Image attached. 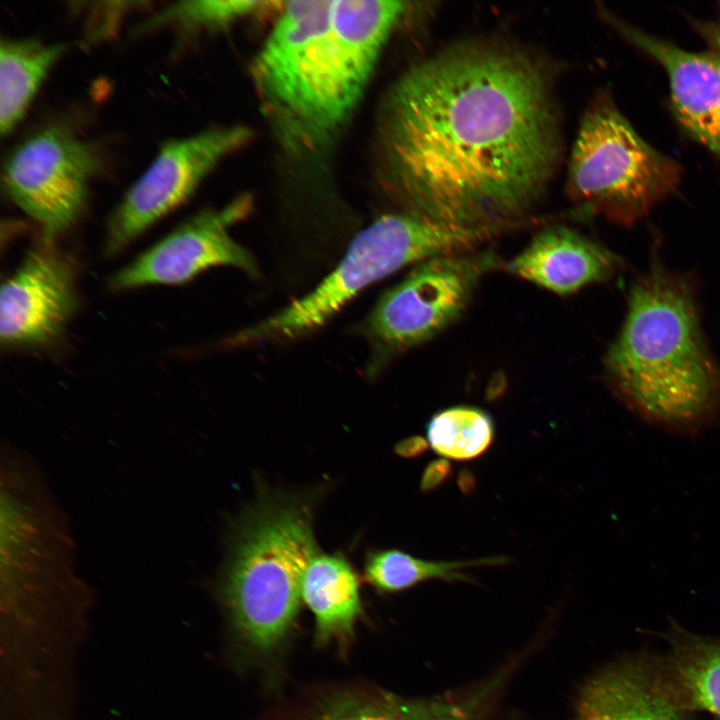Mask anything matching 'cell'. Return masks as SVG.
<instances>
[{
    "mask_svg": "<svg viewBox=\"0 0 720 720\" xmlns=\"http://www.w3.org/2000/svg\"><path fill=\"white\" fill-rule=\"evenodd\" d=\"M498 264L490 253L447 254L422 261L378 299L363 324L376 374L399 352L439 334L464 312L484 274Z\"/></svg>",
    "mask_w": 720,
    "mask_h": 720,
    "instance_id": "cell-7",
    "label": "cell"
},
{
    "mask_svg": "<svg viewBox=\"0 0 720 720\" xmlns=\"http://www.w3.org/2000/svg\"><path fill=\"white\" fill-rule=\"evenodd\" d=\"M378 140L405 211L493 234L540 198L560 147L543 66L487 41L456 44L404 72L384 97Z\"/></svg>",
    "mask_w": 720,
    "mask_h": 720,
    "instance_id": "cell-1",
    "label": "cell"
},
{
    "mask_svg": "<svg viewBox=\"0 0 720 720\" xmlns=\"http://www.w3.org/2000/svg\"><path fill=\"white\" fill-rule=\"evenodd\" d=\"M301 597L315 616V639L345 640L362 611L358 576L342 553H316L301 582Z\"/></svg>",
    "mask_w": 720,
    "mask_h": 720,
    "instance_id": "cell-15",
    "label": "cell"
},
{
    "mask_svg": "<svg viewBox=\"0 0 720 720\" xmlns=\"http://www.w3.org/2000/svg\"><path fill=\"white\" fill-rule=\"evenodd\" d=\"M605 368L619 398L647 422L695 434L720 415V369L687 279L654 264L634 284Z\"/></svg>",
    "mask_w": 720,
    "mask_h": 720,
    "instance_id": "cell-2",
    "label": "cell"
},
{
    "mask_svg": "<svg viewBox=\"0 0 720 720\" xmlns=\"http://www.w3.org/2000/svg\"><path fill=\"white\" fill-rule=\"evenodd\" d=\"M618 267L609 250L564 226L543 229L507 264L513 275L560 295L607 280Z\"/></svg>",
    "mask_w": 720,
    "mask_h": 720,
    "instance_id": "cell-13",
    "label": "cell"
},
{
    "mask_svg": "<svg viewBox=\"0 0 720 720\" xmlns=\"http://www.w3.org/2000/svg\"><path fill=\"white\" fill-rule=\"evenodd\" d=\"M701 31L711 44L713 52L720 58V18L712 23L704 24Z\"/></svg>",
    "mask_w": 720,
    "mask_h": 720,
    "instance_id": "cell-23",
    "label": "cell"
},
{
    "mask_svg": "<svg viewBox=\"0 0 720 720\" xmlns=\"http://www.w3.org/2000/svg\"><path fill=\"white\" fill-rule=\"evenodd\" d=\"M428 446L427 439L412 436L399 442L396 446V452L402 457L414 458L422 455L428 449Z\"/></svg>",
    "mask_w": 720,
    "mask_h": 720,
    "instance_id": "cell-22",
    "label": "cell"
},
{
    "mask_svg": "<svg viewBox=\"0 0 720 720\" xmlns=\"http://www.w3.org/2000/svg\"><path fill=\"white\" fill-rule=\"evenodd\" d=\"M506 556H489L458 561H429L397 549L369 551L364 560V577L377 591L399 592L428 580L466 581L463 570L479 566H499Z\"/></svg>",
    "mask_w": 720,
    "mask_h": 720,
    "instance_id": "cell-17",
    "label": "cell"
},
{
    "mask_svg": "<svg viewBox=\"0 0 720 720\" xmlns=\"http://www.w3.org/2000/svg\"><path fill=\"white\" fill-rule=\"evenodd\" d=\"M270 3L250 0L181 1L159 12L147 25L175 24L190 29L223 26L249 16Z\"/></svg>",
    "mask_w": 720,
    "mask_h": 720,
    "instance_id": "cell-20",
    "label": "cell"
},
{
    "mask_svg": "<svg viewBox=\"0 0 720 720\" xmlns=\"http://www.w3.org/2000/svg\"><path fill=\"white\" fill-rule=\"evenodd\" d=\"M427 441L439 455L457 461L475 459L492 445L495 425L484 410L454 406L433 415L426 428Z\"/></svg>",
    "mask_w": 720,
    "mask_h": 720,
    "instance_id": "cell-18",
    "label": "cell"
},
{
    "mask_svg": "<svg viewBox=\"0 0 720 720\" xmlns=\"http://www.w3.org/2000/svg\"><path fill=\"white\" fill-rule=\"evenodd\" d=\"M231 536L218 597L240 638L270 651L295 621L304 571L319 552L311 505L295 497L262 496Z\"/></svg>",
    "mask_w": 720,
    "mask_h": 720,
    "instance_id": "cell-4",
    "label": "cell"
},
{
    "mask_svg": "<svg viewBox=\"0 0 720 720\" xmlns=\"http://www.w3.org/2000/svg\"><path fill=\"white\" fill-rule=\"evenodd\" d=\"M679 180L678 163L645 142L607 96L590 105L568 166L567 189L574 202L633 224Z\"/></svg>",
    "mask_w": 720,
    "mask_h": 720,
    "instance_id": "cell-6",
    "label": "cell"
},
{
    "mask_svg": "<svg viewBox=\"0 0 720 720\" xmlns=\"http://www.w3.org/2000/svg\"><path fill=\"white\" fill-rule=\"evenodd\" d=\"M65 50L62 44L2 40L0 45V130L9 134L21 121L48 72Z\"/></svg>",
    "mask_w": 720,
    "mask_h": 720,
    "instance_id": "cell-16",
    "label": "cell"
},
{
    "mask_svg": "<svg viewBox=\"0 0 720 720\" xmlns=\"http://www.w3.org/2000/svg\"><path fill=\"white\" fill-rule=\"evenodd\" d=\"M78 299L72 259L43 241L30 250L1 287L0 338L7 347L55 342L75 313Z\"/></svg>",
    "mask_w": 720,
    "mask_h": 720,
    "instance_id": "cell-11",
    "label": "cell"
},
{
    "mask_svg": "<svg viewBox=\"0 0 720 720\" xmlns=\"http://www.w3.org/2000/svg\"><path fill=\"white\" fill-rule=\"evenodd\" d=\"M250 202L243 196L222 209L194 216L115 273L110 279L111 289L179 284L218 265L236 267L256 276L258 269L253 257L229 234V228L247 215Z\"/></svg>",
    "mask_w": 720,
    "mask_h": 720,
    "instance_id": "cell-10",
    "label": "cell"
},
{
    "mask_svg": "<svg viewBox=\"0 0 720 720\" xmlns=\"http://www.w3.org/2000/svg\"><path fill=\"white\" fill-rule=\"evenodd\" d=\"M250 136L244 126L217 127L162 145L114 211L107 231V254L119 252L186 201L214 167Z\"/></svg>",
    "mask_w": 720,
    "mask_h": 720,
    "instance_id": "cell-9",
    "label": "cell"
},
{
    "mask_svg": "<svg viewBox=\"0 0 720 720\" xmlns=\"http://www.w3.org/2000/svg\"><path fill=\"white\" fill-rule=\"evenodd\" d=\"M458 485L466 495L471 494L476 488V479L470 470L464 469L458 476Z\"/></svg>",
    "mask_w": 720,
    "mask_h": 720,
    "instance_id": "cell-24",
    "label": "cell"
},
{
    "mask_svg": "<svg viewBox=\"0 0 720 720\" xmlns=\"http://www.w3.org/2000/svg\"><path fill=\"white\" fill-rule=\"evenodd\" d=\"M452 474L453 468L448 460L439 458L430 461L421 477V491L427 493L440 488L451 478Z\"/></svg>",
    "mask_w": 720,
    "mask_h": 720,
    "instance_id": "cell-21",
    "label": "cell"
},
{
    "mask_svg": "<svg viewBox=\"0 0 720 720\" xmlns=\"http://www.w3.org/2000/svg\"><path fill=\"white\" fill-rule=\"evenodd\" d=\"M575 720H685L675 691L634 668L600 675L585 689Z\"/></svg>",
    "mask_w": 720,
    "mask_h": 720,
    "instance_id": "cell-14",
    "label": "cell"
},
{
    "mask_svg": "<svg viewBox=\"0 0 720 720\" xmlns=\"http://www.w3.org/2000/svg\"><path fill=\"white\" fill-rule=\"evenodd\" d=\"M333 1H288L251 68L265 116L291 152L325 148L350 118L352 72Z\"/></svg>",
    "mask_w": 720,
    "mask_h": 720,
    "instance_id": "cell-3",
    "label": "cell"
},
{
    "mask_svg": "<svg viewBox=\"0 0 720 720\" xmlns=\"http://www.w3.org/2000/svg\"><path fill=\"white\" fill-rule=\"evenodd\" d=\"M98 168L99 157L91 144L64 126L52 125L9 154L2 186L40 226L44 241L52 242L79 218Z\"/></svg>",
    "mask_w": 720,
    "mask_h": 720,
    "instance_id": "cell-8",
    "label": "cell"
},
{
    "mask_svg": "<svg viewBox=\"0 0 720 720\" xmlns=\"http://www.w3.org/2000/svg\"><path fill=\"white\" fill-rule=\"evenodd\" d=\"M673 677L688 704L720 717V642L690 640L677 652Z\"/></svg>",
    "mask_w": 720,
    "mask_h": 720,
    "instance_id": "cell-19",
    "label": "cell"
},
{
    "mask_svg": "<svg viewBox=\"0 0 720 720\" xmlns=\"http://www.w3.org/2000/svg\"><path fill=\"white\" fill-rule=\"evenodd\" d=\"M491 235L408 211L383 215L353 238L336 268L315 289L235 338L250 343L303 335L326 323L370 284L409 264L465 252Z\"/></svg>",
    "mask_w": 720,
    "mask_h": 720,
    "instance_id": "cell-5",
    "label": "cell"
},
{
    "mask_svg": "<svg viewBox=\"0 0 720 720\" xmlns=\"http://www.w3.org/2000/svg\"><path fill=\"white\" fill-rule=\"evenodd\" d=\"M618 30L666 70L674 114L697 141L720 156V58L689 52L624 22Z\"/></svg>",
    "mask_w": 720,
    "mask_h": 720,
    "instance_id": "cell-12",
    "label": "cell"
}]
</instances>
